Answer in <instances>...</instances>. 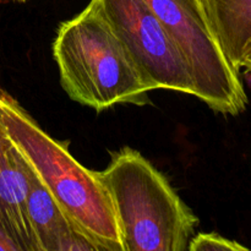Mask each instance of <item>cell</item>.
Segmentation results:
<instances>
[{
  "label": "cell",
  "instance_id": "1",
  "mask_svg": "<svg viewBox=\"0 0 251 251\" xmlns=\"http://www.w3.org/2000/svg\"><path fill=\"white\" fill-rule=\"evenodd\" d=\"M51 49L66 95L96 112L146 105L156 90L112 28L100 0L59 25Z\"/></svg>",
  "mask_w": 251,
  "mask_h": 251
},
{
  "label": "cell",
  "instance_id": "2",
  "mask_svg": "<svg viewBox=\"0 0 251 251\" xmlns=\"http://www.w3.org/2000/svg\"><path fill=\"white\" fill-rule=\"evenodd\" d=\"M0 118L76 230L97 251H124L114 208L98 172L78 163L68 144L49 136L5 91H0Z\"/></svg>",
  "mask_w": 251,
  "mask_h": 251
},
{
  "label": "cell",
  "instance_id": "3",
  "mask_svg": "<svg viewBox=\"0 0 251 251\" xmlns=\"http://www.w3.org/2000/svg\"><path fill=\"white\" fill-rule=\"evenodd\" d=\"M109 195L124 251H184L199 218L168 179L139 151L124 147L98 172Z\"/></svg>",
  "mask_w": 251,
  "mask_h": 251
},
{
  "label": "cell",
  "instance_id": "4",
  "mask_svg": "<svg viewBox=\"0 0 251 251\" xmlns=\"http://www.w3.org/2000/svg\"><path fill=\"white\" fill-rule=\"evenodd\" d=\"M185 58L196 96L221 114L247 109L248 96L235 70L211 33L198 0H145Z\"/></svg>",
  "mask_w": 251,
  "mask_h": 251
},
{
  "label": "cell",
  "instance_id": "5",
  "mask_svg": "<svg viewBox=\"0 0 251 251\" xmlns=\"http://www.w3.org/2000/svg\"><path fill=\"white\" fill-rule=\"evenodd\" d=\"M100 2L112 28L156 90L196 96L193 74L185 58L145 0Z\"/></svg>",
  "mask_w": 251,
  "mask_h": 251
},
{
  "label": "cell",
  "instance_id": "6",
  "mask_svg": "<svg viewBox=\"0 0 251 251\" xmlns=\"http://www.w3.org/2000/svg\"><path fill=\"white\" fill-rule=\"evenodd\" d=\"M28 161L7 134L0 118V228L20 251H38L26 213Z\"/></svg>",
  "mask_w": 251,
  "mask_h": 251
},
{
  "label": "cell",
  "instance_id": "7",
  "mask_svg": "<svg viewBox=\"0 0 251 251\" xmlns=\"http://www.w3.org/2000/svg\"><path fill=\"white\" fill-rule=\"evenodd\" d=\"M25 205L38 251H97L76 230L31 164Z\"/></svg>",
  "mask_w": 251,
  "mask_h": 251
},
{
  "label": "cell",
  "instance_id": "8",
  "mask_svg": "<svg viewBox=\"0 0 251 251\" xmlns=\"http://www.w3.org/2000/svg\"><path fill=\"white\" fill-rule=\"evenodd\" d=\"M211 33L237 71L251 49V0H198Z\"/></svg>",
  "mask_w": 251,
  "mask_h": 251
},
{
  "label": "cell",
  "instance_id": "9",
  "mask_svg": "<svg viewBox=\"0 0 251 251\" xmlns=\"http://www.w3.org/2000/svg\"><path fill=\"white\" fill-rule=\"evenodd\" d=\"M190 251H249L235 240L227 239L215 232L198 233L193 235L188 245Z\"/></svg>",
  "mask_w": 251,
  "mask_h": 251
},
{
  "label": "cell",
  "instance_id": "10",
  "mask_svg": "<svg viewBox=\"0 0 251 251\" xmlns=\"http://www.w3.org/2000/svg\"><path fill=\"white\" fill-rule=\"evenodd\" d=\"M0 251H20L19 247L0 228Z\"/></svg>",
  "mask_w": 251,
  "mask_h": 251
},
{
  "label": "cell",
  "instance_id": "11",
  "mask_svg": "<svg viewBox=\"0 0 251 251\" xmlns=\"http://www.w3.org/2000/svg\"><path fill=\"white\" fill-rule=\"evenodd\" d=\"M240 69H245V70L249 71V73L251 74V49H250V51H249V54H248L247 58H245L244 61H243L242 68Z\"/></svg>",
  "mask_w": 251,
  "mask_h": 251
},
{
  "label": "cell",
  "instance_id": "12",
  "mask_svg": "<svg viewBox=\"0 0 251 251\" xmlns=\"http://www.w3.org/2000/svg\"><path fill=\"white\" fill-rule=\"evenodd\" d=\"M0 1H17V2H25L27 0H0Z\"/></svg>",
  "mask_w": 251,
  "mask_h": 251
}]
</instances>
